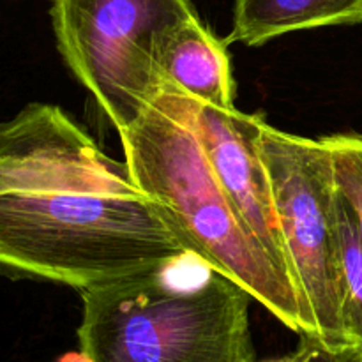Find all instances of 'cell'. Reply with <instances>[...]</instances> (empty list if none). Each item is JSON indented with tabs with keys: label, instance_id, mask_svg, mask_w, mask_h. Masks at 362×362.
<instances>
[{
	"label": "cell",
	"instance_id": "ba28073f",
	"mask_svg": "<svg viewBox=\"0 0 362 362\" xmlns=\"http://www.w3.org/2000/svg\"><path fill=\"white\" fill-rule=\"evenodd\" d=\"M362 23V0H233L226 42L260 46L279 35Z\"/></svg>",
	"mask_w": 362,
	"mask_h": 362
},
{
	"label": "cell",
	"instance_id": "52a82bcc",
	"mask_svg": "<svg viewBox=\"0 0 362 362\" xmlns=\"http://www.w3.org/2000/svg\"><path fill=\"white\" fill-rule=\"evenodd\" d=\"M163 80L218 108H233L235 81L226 42L202 23L200 18L186 21L165 39L159 52Z\"/></svg>",
	"mask_w": 362,
	"mask_h": 362
},
{
	"label": "cell",
	"instance_id": "277c9868",
	"mask_svg": "<svg viewBox=\"0 0 362 362\" xmlns=\"http://www.w3.org/2000/svg\"><path fill=\"white\" fill-rule=\"evenodd\" d=\"M49 14L64 62L117 131L161 92L168 34L200 18L191 0H53Z\"/></svg>",
	"mask_w": 362,
	"mask_h": 362
},
{
	"label": "cell",
	"instance_id": "7c38bea8",
	"mask_svg": "<svg viewBox=\"0 0 362 362\" xmlns=\"http://www.w3.org/2000/svg\"><path fill=\"white\" fill-rule=\"evenodd\" d=\"M59 362H92L90 359H88L87 356H85L83 352H73V354H66V356H62L59 359Z\"/></svg>",
	"mask_w": 362,
	"mask_h": 362
},
{
	"label": "cell",
	"instance_id": "9c48e42d",
	"mask_svg": "<svg viewBox=\"0 0 362 362\" xmlns=\"http://www.w3.org/2000/svg\"><path fill=\"white\" fill-rule=\"evenodd\" d=\"M343 318L350 345L362 346V233L354 207L338 187Z\"/></svg>",
	"mask_w": 362,
	"mask_h": 362
},
{
	"label": "cell",
	"instance_id": "7a4b0ae2",
	"mask_svg": "<svg viewBox=\"0 0 362 362\" xmlns=\"http://www.w3.org/2000/svg\"><path fill=\"white\" fill-rule=\"evenodd\" d=\"M126 166L187 253L243 286L285 327L303 334L292 279L269 257L212 170L189 95L165 81L158 98L119 131Z\"/></svg>",
	"mask_w": 362,
	"mask_h": 362
},
{
	"label": "cell",
	"instance_id": "30bf717a",
	"mask_svg": "<svg viewBox=\"0 0 362 362\" xmlns=\"http://www.w3.org/2000/svg\"><path fill=\"white\" fill-rule=\"evenodd\" d=\"M322 140L331 152L336 184L354 207L362 233V134H331Z\"/></svg>",
	"mask_w": 362,
	"mask_h": 362
},
{
	"label": "cell",
	"instance_id": "8fae6325",
	"mask_svg": "<svg viewBox=\"0 0 362 362\" xmlns=\"http://www.w3.org/2000/svg\"><path fill=\"white\" fill-rule=\"evenodd\" d=\"M293 356L299 362H362V346L327 345L311 336H300Z\"/></svg>",
	"mask_w": 362,
	"mask_h": 362
},
{
	"label": "cell",
	"instance_id": "3957f363",
	"mask_svg": "<svg viewBox=\"0 0 362 362\" xmlns=\"http://www.w3.org/2000/svg\"><path fill=\"white\" fill-rule=\"evenodd\" d=\"M80 296L92 362H255L250 293L193 253Z\"/></svg>",
	"mask_w": 362,
	"mask_h": 362
},
{
	"label": "cell",
	"instance_id": "4fadbf2b",
	"mask_svg": "<svg viewBox=\"0 0 362 362\" xmlns=\"http://www.w3.org/2000/svg\"><path fill=\"white\" fill-rule=\"evenodd\" d=\"M271 362H299V361H297V357L293 356V354H290V356L283 357V359H279V361H271Z\"/></svg>",
	"mask_w": 362,
	"mask_h": 362
},
{
	"label": "cell",
	"instance_id": "5b68a950",
	"mask_svg": "<svg viewBox=\"0 0 362 362\" xmlns=\"http://www.w3.org/2000/svg\"><path fill=\"white\" fill-rule=\"evenodd\" d=\"M260 145L286 267L303 310L300 336L350 345L343 318L338 184L331 152L322 138L285 133L267 120Z\"/></svg>",
	"mask_w": 362,
	"mask_h": 362
},
{
	"label": "cell",
	"instance_id": "6da1fadb",
	"mask_svg": "<svg viewBox=\"0 0 362 362\" xmlns=\"http://www.w3.org/2000/svg\"><path fill=\"white\" fill-rule=\"evenodd\" d=\"M184 253L126 163L62 108L32 103L0 124V274L81 292Z\"/></svg>",
	"mask_w": 362,
	"mask_h": 362
},
{
	"label": "cell",
	"instance_id": "8992f818",
	"mask_svg": "<svg viewBox=\"0 0 362 362\" xmlns=\"http://www.w3.org/2000/svg\"><path fill=\"white\" fill-rule=\"evenodd\" d=\"M193 124L212 170L269 257L288 274L271 180L262 156L265 119L189 98ZM290 278V274H288Z\"/></svg>",
	"mask_w": 362,
	"mask_h": 362
}]
</instances>
